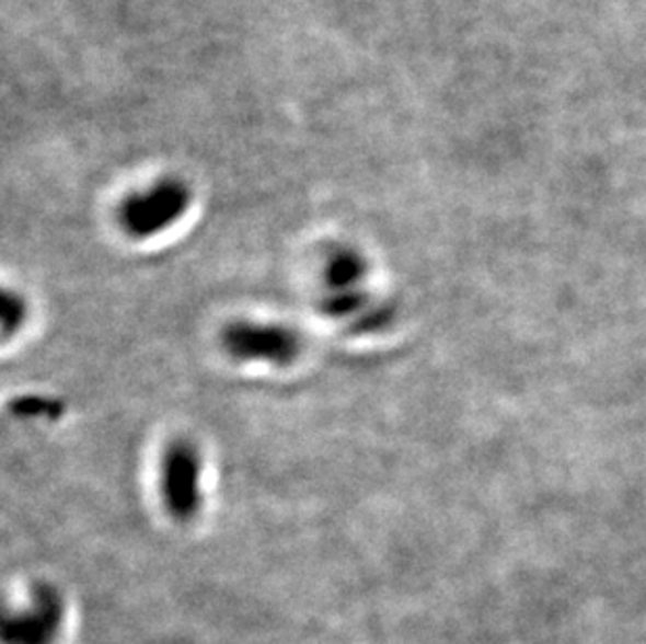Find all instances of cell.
I'll return each instance as SVG.
<instances>
[{
    "instance_id": "obj_5",
    "label": "cell",
    "mask_w": 646,
    "mask_h": 644,
    "mask_svg": "<svg viewBox=\"0 0 646 644\" xmlns=\"http://www.w3.org/2000/svg\"><path fill=\"white\" fill-rule=\"evenodd\" d=\"M61 621V602L50 588H38L32 597V605L22 616L7 621L4 636L13 644H48Z\"/></svg>"
},
{
    "instance_id": "obj_3",
    "label": "cell",
    "mask_w": 646,
    "mask_h": 644,
    "mask_svg": "<svg viewBox=\"0 0 646 644\" xmlns=\"http://www.w3.org/2000/svg\"><path fill=\"white\" fill-rule=\"evenodd\" d=\"M222 345L239 363L273 367H289L301 354L300 333L280 322H232L222 333Z\"/></svg>"
},
{
    "instance_id": "obj_2",
    "label": "cell",
    "mask_w": 646,
    "mask_h": 644,
    "mask_svg": "<svg viewBox=\"0 0 646 644\" xmlns=\"http://www.w3.org/2000/svg\"><path fill=\"white\" fill-rule=\"evenodd\" d=\"M369 278V262L362 253L339 248L324 262L323 310L333 319H354L365 314V324L374 322L370 317L379 310L365 289Z\"/></svg>"
},
{
    "instance_id": "obj_7",
    "label": "cell",
    "mask_w": 646,
    "mask_h": 644,
    "mask_svg": "<svg viewBox=\"0 0 646 644\" xmlns=\"http://www.w3.org/2000/svg\"><path fill=\"white\" fill-rule=\"evenodd\" d=\"M15 414L22 416H47V418H55L57 414H61V404L55 402L53 398H43V395H27L24 400L13 404Z\"/></svg>"
},
{
    "instance_id": "obj_4",
    "label": "cell",
    "mask_w": 646,
    "mask_h": 644,
    "mask_svg": "<svg viewBox=\"0 0 646 644\" xmlns=\"http://www.w3.org/2000/svg\"><path fill=\"white\" fill-rule=\"evenodd\" d=\"M191 191L181 181H162L132 195L119 211L122 229L132 239H149L170 229L185 216Z\"/></svg>"
},
{
    "instance_id": "obj_1",
    "label": "cell",
    "mask_w": 646,
    "mask_h": 644,
    "mask_svg": "<svg viewBox=\"0 0 646 644\" xmlns=\"http://www.w3.org/2000/svg\"><path fill=\"white\" fill-rule=\"evenodd\" d=\"M160 490L172 519L193 521L204 508V459L191 439H174L163 450Z\"/></svg>"
},
{
    "instance_id": "obj_6",
    "label": "cell",
    "mask_w": 646,
    "mask_h": 644,
    "mask_svg": "<svg viewBox=\"0 0 646 644\" xmlns=\"http://www.w3.org/2000/svg\"><path fill=\"white\" fill-rule=\"evenodd\" d=\"M25 319V301L13 291H4L2 296V331L9 337L15 329L22 326Z\"/></svg>"
}]
</instances>
